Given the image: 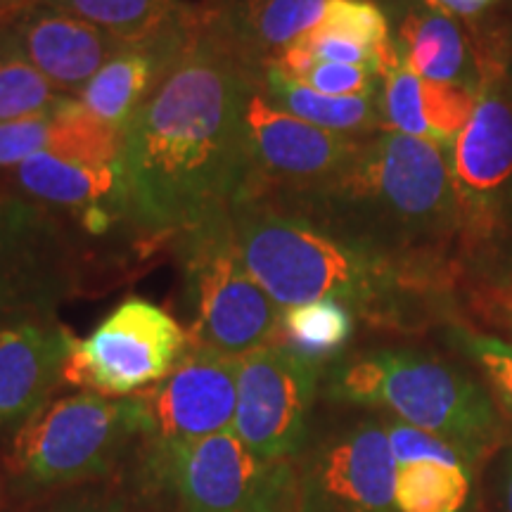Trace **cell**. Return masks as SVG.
Masks as SVG:
<instances>
[{
	"label": "cell",
	"mask_w": 512,
	"mask_h": 512,
	"mask_svg": "<svg viewBox=\"0 0 512 512\" xmlns=\"http://www.w3.org/2000/svg\"><path fill=\"white\" fill-rule=\"evenodd\" d=\"M259 69L197 31L121 138L128 219L152 240L228 216L245 195L249 155L247 100Z\"/></svg>",
	"instance_id": "cell-1"
},
{
	"label": "cell",
	"mask_w": 512,
	"mask_h": 512,
	"mask_svg": "<svg viewBox=\"0 0 512 512\" xmlns=\"http://www.w3.org/2000/svg\"><path fill=\"white\" fill-rule=\"evenodd\" d=\"M230 221L249 273L280 309L337 299L368 323L392 325L422 290L413 259L375 252L273 197L240 200Z\"/></svg>",
	"instance_id": "cell-2"
},
{
	"label": "cell",
	"mask_w": 512,
	"mask_h": 512,
	"mask_svg": "<svg viewBox=\"0 0 512 512\" xmlns=\"http://www.w3.org/2000/svg\"><path fill=\"white\" fill-rule=\"evenodd\" d=\"M273 200L392 259H413L406 252L415 242L437 238L463 221L444 150L396 131L363 140L347 169L323 188Z\"/></svg>",
	"instance_id": "cell-3"
},
{
	"label": "cell",
	"mask_w": 512,
	"mask_h": 512,
	"mask_svg": "<svg viewBox=\"0 0 512 512\" xmlns=\"http://www.w3.org/2000/svg\"><path fill=\"white\" fill-rule=\"evenodd\" d=\"M152 437L140 396H53L3 448V475L19 503L124 475Z\"/></svg>",
	"instance_id": "cell-4"
},
{
	"label": "cell",
	"mask_w": 512,
	"mask_h": 512,
	"mask_svg": "<svg viewBox=\"0 0 512 512\" xmlns=\"http://www.w3.org/2000/svg\"><path fill=\"white\" fill-rule=\"evenodd\" d=\"M325 396L347 406L382 408L448 441L470 465L503 439L489 394L441 358L415 349H373L339 358L325 375Z\"/></svg>",
	"instance_id": "cell-5"
},
{
	"label": "cell",
	"mask_w": 512,
	"mask_h": 512,
	"mask_svg": "<svg viewBox=\"0 0 512 512\" xmlns=\"http://www.w3.org/2000/svg\"><path fill=\"white\" fill-rule=\"evenodd\" d=\"M124 475L157 512H290L292 460L266 463L233 430L150 437Z\"/></svg>",
	"instance_id": "cell-6"
},
{
	"label": "cell",
	"mask_w": 512,
	"mask_h": 512,
	"mask_svg": "<svg viewBox=\"0 0 512 512\" xmlns=\"http://www.w3.org/2000/svg\"><path fill=\"white\" fill-rule=\"evenodd\" d=\"M174 242L190 347L240 358L273 344L283 309L249 273L230 214L185 230Z\"/></svg>",
	"instance_id": "cell-7"
},
{
	"label": "cell",
	"mask_w": 512,
	"mask_h": 512,
	"mask_svg": "<svg viewBox=\"0 0 512 512\" xmlns=\"http://www.w3.org/2000/svg\"><path fill=\"white\" fill-rule=\"evenodd\" d=\"M86 238L62 211L0 185V318L55 313L91 292Z\"/></svg>",
	"instance_id": "cell-8"
},
{
	"label": "cell",
	"mask_w": 512,
	"mask_h": 512,
	"mask_svg": "<svg viewBox=\"0 0 512 512\" xmlns=\"http://www.w3.org/2000/svg\"><path fill=\"white\" fill-rule=\"evenodd\" d=\"M188 349V330L164 306L143 297H126L91 335L74 339L64 384L126 399L162 382Z\"/></svg>",
	"instance_id": "cell-9"
},
{
	"label": "cell",
	"mask_w": 512,
	"mask_h": 512,
	"mask_svg": "<svg viewBox=\"0 0 512 512\" xmlns=\"http://www.w3.org/2000/svg\"><path fill=\"white\" fill-rule=\"evenodd\" d=\"M394 489L396 460L384 420L311 427L292 460L290 512H399Z\"/></svg>",
	"instance_id": "cell-10"
},
{
	"label": "cell",
	"mask_w": 512,
	"mask_h": 512,
	"mask_svg": "<svg viewBox=\"0 0 512 512\" xmlns=\"http://www.w3.org/2000/svg\"><path fill=\"white\" fill-rule=\"evenodd\" d=\"M320 366L266 344L240 356L233 432L266 463L294 460L309 441Z\"/></svg>",
	"instance_id": "cell-11"
},
{
	"label": "cell",
	"mask_w": 512,
	"mask_h": 512,
	"mask_svg": "<svg viewBox=\"0 0 512 512\" xmlns=\"http://www.w3.org/2000/svg\"><path fill=\"white\" fill-rule=\"evenodd\" d=\"M247 197L306 195L347 169L363 140L347 133L325 131L287 114L259 88L249 95L247 112Z\"/></svg>",
	"instance_id": "cell-12"
},
{
	"label": "cell",
	"mask_w": 512,
	"mask_h": 512,
	"mask_svg": "<svg viewBox=\"0 0 512 512\" xmlns=\"http://www.w3.org/2000/svg\"><path fill=\"white\" fill-rule=\"evenodd\" d=\"M74 339L55 313L0 318V446L62 387Z\"/></svg>",
	"instance_id": "cell-13"
},
{
	"label": "cell",
	"mask_w": 512,
	"mask_h": 512,
	"mask_svg": "<svg viewBox=\"0 0 512 512\" xmlns=\"http://www.w3.org/2000/svg\"><path fill=\"white\" fill-rule=\"evenodd\" d=\"M240 358L190 347L183 361L138 396L152 439H202L233 430L238 408Z\"/></svg>",
	"instance_id": "cell-14"
},
{
	"label": "cell",
	"mask_w": 512,
	"mask_h": 512,
	"mask_svg": "<svg viewBox=\"0 0 512 512\" xmlns=\"http://www.w3.org/2000/svg\"><path fill=\"white\" fill-rule=\"evenodd\" d=\"M448 155L463 216H489L498 192L512 183V88L501 67L479 83L475 110Z\"/></svg>",
	"instance_id": "cell-15"
},
{
	"label": "cell",
	"mask_w": 512,
	"mask_h": 512,
	"mask_svg": "<svg viewBox=\"0 0 512 512\" xmlns=\"http://www.w3.org/2000/svg\"><path fill=\"white\" fill-rule=\"evenodd\" d=\"M10 29L24 57L53 83L57 93L72 98H79L83 86L128 48L86 19L41 3L12 22Z\"/></svg>",
	"instance_id": "cell-16"
},
{
	"label": "cell",
	"mask_w": 512,
	"mask_h": 512,
	"mask_svg": "<svg viewBox=\"0 0 512 512\" xmlns=\"http://www.w3.org/2000/svg\"><path fill=\"white\" fill-rule=\"evenodd\" d=\"M325 5L328 0H211L202 22L211 36L264 74L285 48L318 27Z\"/></svg>",
	"instance_id": "cell-17"
},
{
	"label": "cell",
	"mask_w": 512,
	"mask_h": 512,
	"mask_svg": "<svg viewBox=\"0 0 512 512\" xmlns=\"http://www.w3.org/2000/svg\"><path fill=\"white\" fill-rule=\"evenodd\" d=\"M107 31L128 48L159 50L174 62L202 29V10L185 0H38Z\"/></svg>",
	"instance_id": "cell-18"
},
{
	"label": "cell",
	"mask_w": 512,
	"mask_h": 512,
	"mask_svg": "<svg viewBox=\"0 0 512 512\" xmlns=\"http://www.w3.org/2000/svg\"><path fill=\"white\" fill-rule=\"evenodd\" d=\"M0 185L43 207L76 216L91 207H126L121 166H83L36 152L15 169L0 171Z\"/></svg>",
	"instance_id": "cell-19"
},
{
	"label": "cell",
	"mask_w": 512,
	"mask_h": 512,
	"mask_svg": "<svg viewBox=\"0 0 512 512\" xmlns=\"http://www.w3.org/2000/svg\"><path fill=\"white\" fill-rule=\"evenodd\" d=\"M401 62L420 79L437 83H460L479 88L484 69L472 60L467 38L446 10L430 3L422 12H411L399 29Z\"/></svg>",
	"instance_id": "cell-20"
},
{
	"label": "cell",
	"mask_w": 512,
	"mask_h": 512,
	"mask_svg": "<svg viewBox=\"0 0 512 512\" xmlns=\"http://www.w3.org/2000/svg\"><path fill=\"white\" fill-rule=\"evenodd\" d=\"M169 64L159 50L124 48L83 86L79 100L124 136Z\"/></svg>",
	"instance_id": "cell-21"
},
{
	"label": "cell",
	"mask_w": 512,
	"mask_h": 512,
	"mask_svg": "<svg viewBox=\"0 0 512 512\" xmlns=\"http://www.w3.org/2000/svg\"><path fill=\"white\" fill-rule=\"evenodd\" d=\"M261 93L266 95L268 102L275 107L285 110L292 117L309 121V124L325 128V131L335 133H370L375 128L384 126L380 95L375 98H361V95H349V98H339V95H325L311 88L299 86L275 69L266 67L261 76Z\"/></svg>",
	"instance_id": "cell-22"
},
{
	"label": "cell",
	"mask_w": 512,
	"mask_h": 512,
	"mask_svg": "<svg viewBox=\"0 0 512 512\" xmlns=\"http://www.w3.org/2000/svg\"><path fill=\"white\" fill-rule=\"evenodd\" d=\"M356 330L354 311L337 299L290 306L280 316L278 337L273 344L290 349L309 363L332 361L347 349Z\"/></svg>",
	"instance_id": "cell-23"
},
{
	"label": "cell",
	"mask_w": 512,
	"mask_h": 512,
	"mask_svg": "<svg viewBox=\"0 0 512 512\" xmlns=\"http://www.w3.org/2000/svg\"><path fill=\"white\" fill-rule=\"evenodd\" d=\"M55 157L83 166H110L119 162L121 133L88 110L79 98L64 95L50 112Z\"/></svg>",
	"instance_id": "cell-24"
},
{
	"label": "cell",
	"mask_w": 512,
	"mask_h": 512,
	"mask_svg": "<svg viewBox=\"0 0 512 512\" xmlns=\"http://www.w3.org/2000/svg\"><path fill=\"white\" fill-rule=\"evenodd\" d=\"M470 470L441 463H408L396 467L399 512H463L470 498Z\"/></svg>",
	"instance_id": "cell-25"
},
{
	"label": "cell",
	"mask_w": 512,
	"mask_h": 512,
	"mask_svg": "<svg viewBox=\"0 0 512 512\" xmlns=\"http://www.w3.org/2000/svg\"><path fill=\"white\" fill-rule=\"evenodd\" d=\"M64 98L24 57L10 27H0V124L50 112Z\"/></svg>",
	"instance_id": "cell-26"
},
{
	"label": "cell",
	"mask_w": 512,
	"mask_h": 512,
	"mask_svg": "<svg viewBox=\"0 0 512 512\" xmlns=\"http://www.w3.org/2000/svg\"><path fill=\"white\" fill-rule=\"evenodd\" d=\"M316 31L349 38V41L373 50L380 60V76L401 64L399 46L389 36L387 15L373 0H328Z\"/></svg>",
	"instance_id": "cell-27"
},
{
	"label": "cell",
	"mask_w": 512,
	"mask_h": 512,
	"mask_svg": "<svg viewBox=\"0 0 512 512\" xmlns=\"http://www.w3.org/2000/svg\"><path fill=\"white\" fill-rule=\"evenodd\" d=\"M19 512H157L126 475L105 482L81 484L72 489L22 503Z\"/></svg>",
	"instance_id": "cell-28"
},
{
	"label": "cell",
	"mask_w": 512,
	"mask_h": 512,
	"mask_svg": "<svg viewBox=\"0 0 512 512\" xmlns=\"http://www.w3.org/2000/svg\"><path fill=\"white\" fill-rule=\"evenodd\" d=\"M384 427H387L389 446H392L396 467L420 463V460H430V463L472 470V465L467 463V458L458 451V448H453L448 441L434 437L430 432L418 430V427L406 425V422L401 420H384Z\"/></svg>",
	"instance_id": "cell-29"
},
{
	"label": "cell",
	"mask_w": 512,
	"mask_h": 512,
	"mask_svg": "<svg viewBox=\"0 0 512 512\" xmlns=\"http://www.w3.org/2000/svg\"><path fill=\"white\" fill-rule=\"evenodd\" d=\"M458 344L482 368L491 387L512 418V344L498 337L456 330Z\"/></svg>",
	"instance_id": "cell-30"
},
{
	"label": "cell",
	"mask_w": 512,
	"mask_h": 512,
	"mask_svg": "<svg viewBox=\"0 0 512 512\" xmlns=\"http://www.w3.org/2000/svg\"><path fill=\"white\" fill-rule=\"evenodd\" d=\"M377 76L373 69L356 67V64H332V62H313L309 69L294 76V83L311 88V91L325 95H361V98H375L377 93Z\"/></svg>",
	"instance_id": "cell-31"
},
{
	"label": "cell",
	"mask_w": 512,
	"mask_h": 512,
	"mask_svg": "<svg viewBox=\"0 0 512 512\" xmlns=\"http://www.w3.org/2000/svg\"><path fill=\"white\" fill-rule=\"evenodd\" d=\"M50 112L0 124V171L15 169L36 152H50V138H53Z\"/></svg>",
	"instance_id": "cell-32"
},
{
	"label": "cell",
	"mask_w": 512,
	"mask_h": 512,
	"mask_svg": "<svg viewBox=\"0 0 512 512\" xmlns=\"http://www.w3.org/2000/svg\"><path fill=\"white\" fill-rule=\"evenodd\" d=\"M430 3L437 5L441 10H446L448 15L472 17V15H479V12H484L491 3H496V0H430Z\"/></svg>",
	"instance_id": "cell-33"
},
{
	"label": "cell",
	"mask_w": 512,
	"mask_h": 512,
	"mask_svg": "<svg viewBox=\"0 0 512 512\" xmlns=\"http://www.w3.org/2000/svg\"><path fill=\"white\" fill-rule=\"evenodd\" d=\"M34 5H38V0H0V27H10Z\"/></svg>",
	"instance_id": "cell-34"
},
{
	"label": "cell",
	"mask_w": 512,
	"mask_h": 512,
	"mask_svg": "<svg viewBox=\"0 0 512 512\" xmlns=\"http://www.w3.org/2000/svg\"><path fill=\"white\" fill-rule=\"evenodd\" d=\"M501 494L505 512H512V448L505 453L503 470H501Z\"/></svg>",
	"instance_id": "cell-35"
}]
</instances>
